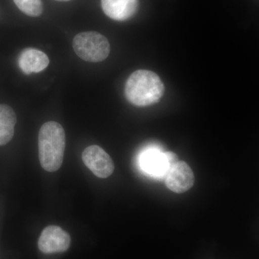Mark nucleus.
I'll use <instances>...</instances> for the list:
<instances>
[{
	"mask_svg": "<svg viewBox=\"0 0 259 259\" xmlns=\"http://www.w3.org/2000/svg\"><path fill=\"white\" fill-rule=\"evenodd\" d=\"M102 8L109 18L125 21L134 17L139 8V0H101Z\"/></svg>",
	"mask_w": 259,
	"mask_h": 259,
	"instance_id": "8",
	"label": "nucleus"
},
{
	"mask_svg": "<svg viewBox=\"0 0 259 259\" xmlns=\"http://www.w3.org/2000/svg\"><path fill=\"white\" fill-rule=\"evenodd\" d=\"M71 237L60 227L49 226L44 228L39 238V250L44 253H61L69 249Z\"/></svg>",
	"mask_w": 259,
	"mask_h": 259,
	"instance_id": "5",
	"label": "nucleus"
},
{
	"mask_svg": "<svg viewBox=\"0 0 259 259\" xmlns=\"http://www.w3.org/2000/svg\"><path fill=\"white\" fill-rule=\"evenodd\" d=\"M17 7L30 17H38L42 13V3L41 0H13Z\"/></svg>",
	"mask_w": 259,
	"mask_h": 259,
	"instance_id": "11",
	"label": "nucleus"
},
{
	"mask_svg": "<svg viewBox=\"0 0 259 259\" xmlns=\"http://www.w3.org/2000/svg\"><path fill=\"white\" fill-rule=\"evenodd\" d=\"M66 134L62 126L54 121L46 122L38 135L39 159L44 170L54 172L64 161Z\"/></svg>",
	"mask_w": 259,
	"mask_h": 259,
	"instance_id": "2",
	"label": "nucleus"
},
{
	"mask_svg": "<svg viewBox=\"0 0 259 259\" xmlns=\"http://www.w3.org/2000/svg\"><path fill=\"white\" fill-rule=\"evenodd\" d=\"M178 161V156L175 153H161L156 150L146 151L141 158L143 169L156 177L166 176L168 170Z\"/></svg>",
	"mask_w": 259,
	"mask_h": 259,
	"instance_id": "6",
	"label": "nucleus"
},
{
	"mask_svg": "<svg viewBox=\"0 0 259 259\" xmlns=\"http://www.w3.org/2000/svg\"><path fill=\"white\" fill-rule=\"evenodd\" d=\"M82 160L85 166L99 178H107L115 169L111 157L103 148L97 145L85 148L82 153Z\"/></svg>",
	"mask_w": 259,
	"mask_h": 259,
	"instance_id": "4",
	"label": "nucleus"
},
{
	"mask_svg": "<svg viewBox=\"0 0 259 259\" xmlns=\"http://www.w3.org/2000/svg\"><path fill=\"white\" fill-rule=\"evenodd\" d=\"M165 177L167 188L177 194L185 193L192 188L194 183L193 171L183 161H179L175 163L167 172Z\"/></svg>",
	"mask_w": 259,
	"mask_h": 259,
	"instance_id": "7",
	"label": "nucleus"
},
{
	"mask_svg": "<svg viewBox=\"0 0 259 259\" xmlns=\"http://www.w3.org/2000/svg\"><path fill=\"white\" fill-rule=\"evenodd\" d=\"M18 65L25 74L38 73L47 69L49 59L42 51L28 48L24 49L19 56Z\"/></svg>",
	"mask_w": 259,
	"mask_h": 259,
	"instance_id": "9",
	"label": "nucleus"
},
{
	"mask_svg": "<svg viewBox=\"0 0 259 259\" xmlns=\"http://www.w3.org/2000/svg\"><path fill=\"white\" fill-rule=\"evenodd\" d=\"M164 91V84L161 78L148 70L134 71L125 83L126 98L135 106L147 107L157 103Z\"/></svg>",
	"mask_w": 259,
	"mask_h": 259,
	"instance_id": "1",
	"label": "nucleus"
},
{
	"mask_svg": "<svg viewBox=\"0 0 259 259\" xmlns=\"http://www.w3.org/2000/svg\"><path fill=\"white\" fill-rule=\"evenodd\" d=\"M17 122L16 114L9 105H0V146H4L11 141L14 136Z\"/></svg>",
	"mask_w": 259,
	"mask_h": 259,
	"instance_id": "10",
	"label": "nucleus"
},
{
	"mask_svg": "<svg viewBox=\"0 0 259 259\" xmlns=\"http://www.w3.org/2000/svg\"><path fill=\"white\" fill-rule=\"evenodd\" d=\"M56 1H59V2H68V1H71V0H56Z\"/></svg>",
	"mask_w": 259,
	"mask_h": 259,
	"instance_id": "12",
	"label": "nucleus"
},
{
	"mask_svg": "<svg viewBox=\"0 0 259 259\" xmlns=\"http://www.w3.org/2000/svg\"><path fill=\"white\" fill-rule=\"evenodd\" d=\"M73 49L80 59L93 63L105 60L110 53L107 37L95 31L77 34L73 40Z\"/></svg>",
	"mask_w": 259,
	"mask_h": 259,
	"instance_id": "3",
	"label": "nucleus"
}]
</instances>
